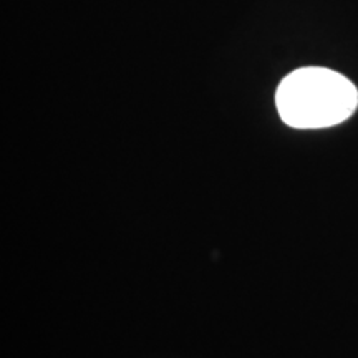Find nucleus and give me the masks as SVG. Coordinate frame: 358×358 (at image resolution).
Wrapping results in <instances>:
<instances>
[{
  "instance_id": "nucleus-1",
  "label": "nucleus",
  "mask_w": 358,
  "mask_h": 358,
  "mask_svg": "<svg viewBox=\"0 0 358 358\" xmlns=\"http://www.w3.org/2000/svg\"><path fill=\"white\" fill-rule=\"evenodd\" d=\"M275 105L282 122L289 127L320 129L350 118L358 106V92L338 71L303 66L282 80Z\"/></svg>"
}]
</instances>
